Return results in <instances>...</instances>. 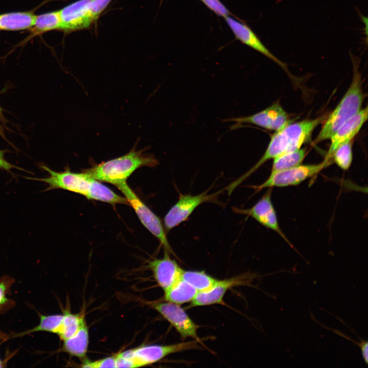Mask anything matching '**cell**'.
Returning a JSON list of instances; mask_svg holds the SVG:
<instances>
[{"mask_svg":"<svg viewBox=\"0 0 368 368\" xmlns=\"http://www.w3.org/2000/svg\"><path fill=\"white\" fill-rule=\"evenodd\" d=\"M91 0H78L59 10L61 29L72 31L88 28L92 24L89 14Z\"/></svg>","mask_w":368,"mask_h":368,"instance_id":"5bb4252c","label":"cell"},{"mask_svg":"<svg viewBox=\"0 0 368 368\" xmlns=\"http://www.w3.org/2000/svg\"><path fill=\"white\" fill-rule=\"evenodd\" d=\"M63 315L61 323L55 334L64 341L76 333L85 315L83 312L74 314L67 311L64 312Z\"/></svg>","mask_w":368,"mask_h":368,"instance_id":"7402d4cb","label":"cell"},{"mask_svg":"<svg viewBox=\"0 0 368 368\" xmlns=\"http://www.w3.org/2000/svg\"><path fill=\"white\" fill-rule=\"evenodd\" d=\"M169 252L164 250L162 258L154 259L149 262L148 267L158 286L166 291L180 279L183 269L175 260L172 259Z\"/></svg>","mask_w":368,"mask_h":368,"instance_id":"4fadbf2b","label":"cell"},{"mask_svg":"<svg viewBox=\"0 0 368 368\" xmlns=\"http://www.w3.org/2000/svg\"><path fill=\"white\" fill-rule=\"evenodd\" d=\"M63 314H55L50 315H40V323L35 328L24 332L21 335L38 331H47L56 333L59 327L62 318Z\"/></svg>","mask_w":368,"mask_h":368,"instance_id":"d4e9b609","label":"cell"},{"mask_svg":"<svg viewBox=\"0 0 368 368\" xmlns=\"http://www.w3.org/2000/svg\"><path fill=\"white\" fill-rule=\"evenodd\" d=\"M0 135L9 144L13 146V144H12L6 137L5 133V128H4V126L2 125H1V124H0Z\"/></svg>","mask_w":368,"mask_h":368,"instance_id":"d6a6232c","label":"cell"},{"mask_svg":"<svg viewBox=\"0 0 368 368\" xmlns=\"http://www.w3.org/2000/svg\"><path fill=\"white\" fill-rule=\"evenodd\" d=\"M83 367H117L116 355L108 356L96 361L85 360L81 365Z\"/></svg>","mask_w":368,"mask_h":368,"instance_id":"4316f807","label":"cell"},{"mask_svg":"<svg viewBox=\"0 0 368 368\" xmlns=\"http://www.w3.org/2000/svg\"><path fill=\"white\" fill-rule=\"evenodd\" d=\"M269 188L258 201L250 208L243 209L233 208L234 212L249 216L263 226L270 229L282 237L291 247L293 246L282 231L276 211L271 200V190Z\"/></svg>","mask_w":368,"mask_h":368,"instance_id":"8fae6325","label":"cell"},{"mask_svg":"<svg viewBox=\"0 0 368 368\" xmlns=\"http://www.w3.org/2000/svg\"><path fill=\"white\" fill-rule=\"evenodd\" d=\"M116 187L122 193L129 204L133 209L142 224L158 240L164 250L175 256L160 218L140 199L126 181Z\"/></svg>","mask_w":368,"mask_h":368,"instance_id":"52a82bcc","label":"cell"},{"mask_svg":"<svg viewBox=\"0 0 368 368\" xmlns=\"http://www.w3.org/2000/svg\"><path fill=\"white\" fill-rule=\"evenodd\" d=\"M222 191L209 194L207 191L195 195L180 194L177 201L165 216L164 224L166 232L170 231L186 221L200 204L217 201L218 196Z\"/></svg>","mask_w":368,"mask_h":368,"instance_id":"ba28073f","label":"cell"},{"mask_svg":"<svg viewBox=\"0 0 368 368\" xmlns=\"http://www.w3.org/2000/svg\"><path fill=\"white\" fill-rule=\"evenodd\" d=\"M181 279L195 288L197 291L205 290L213 286L217 279L204 271L182 270Z\"/></svg>","mask_w":368,"mask_h":368,"instance_id":"603a6c76","label":"cell"},{"mask_svg":"<svg viewBox=\"0 0 368 368\" xmlns=\"http://www.w3.org/2000/svg\"><path fill=\"white\" fill-rule=\"evenodd\" d=\"M367 116L366 106L342 125L330 139L331 144L326 156L332 158L333 152L340 145L352 141L367 121Z\"/></svg>","mask_w":368,"mask_h":368,"instance_id":"2e32d148","label":"cell"},{"mask_svg":"<svg viewBox=\"0 0 368 368\" xmlns=\"http://www.w3.org/2000/svg\"><path fill=\"white\" fill-rule=\"evenodd\" d=\"M305 149L299 148L283 153L273 159L271 173L288 169L302 164L305 156Z\"/></svg>","mask_w":368,"mask_h":368,"instance_id":"44dd1931","label":"cell"},{"mask_svg":"<svg viewBox=\"0 0 368 368\" xmlns=\"http://www.w3.org/2000/svg\"><path fill=\"white\" fill-rule=\"evenodd\" d=\"M332 163V158L326 156L324 160L319 164H301L288 169L271 173L263 183L252 188L258 192L265 188L296 186L316 175Z\"/></svg>","mask_w":368,"mask_h":368,"instance_id":"8992f818","label":"cell"},{"mask_svg":"<svg viewBox=\"0 0 368 368\" xmlns=\"http://www.w3.org/2000/svg\"><path fill=\"white\" fill-rule=\"evenodd\" d=\"M112 0H91L89 14L92 23L97 20Z\"/></svg>","mask_w":368,"mask_h":368,"instance_id":"484cf974","label":"cell"},{"mask_svg":"<svg viewBox=\"0 0 368 368\" xmlns=\"http://www.w3.org/2000/svg\"><path fill=\"white\" fill-rule=\"evenodd\" d=\"M193 340L168 345L151 344L131 349L116 354L117 367H139L152 364L167 356L187 350L200 349Z\"/></svg>","mask_w":368,"mask_h":368,"instance_id":"5b68a950","label":"cell"},{"mask_svg":"<svg viewBox=\"0 0 368 368\" xmlns=\"http://www.w3.org/2000/svg\"><path fill=\"white\" fill-rule=\"evenodd\" d=\"M197 292L195 288L180 278L164 291V298L165 301L181 305L191 302Z\"/></svg>","mask_w":368,"mask_h":368,"instance_id":"d6986e66","label":"cell"},{"mask_svg":"<svg viewBox=\"0 0 368 368\" xmlns=\"http://www.w3.org/2000/svg\"><path fill=\"white\" fill-rule=\"evenodd\" d=\"M332 159L340 169L348 170L353 160L352 141L340 145L334 151Z\"/></svg>","mask_w":368,"mask_h":368,"instance_id":"cb8c5ba5","label":"cell"},{"mask_svg":"<svg viewBox=\"0 0 368 368\" xmlns=\"http://www.w3.org/2000/svg\"><path fill=\"white\" fill-rule=\"evenodd\" d=\"M158 164L154 155L145 153L143 149L133 148L127 154L85 169L84 172L100 181L117 186L126 181L137 169L143 167H154Z\"/></svg>","mask_w":368,"mask_h":368,"instance_id":"3957f363","label":"cell"},{"mask_svg":"<svg viewBox=\"0 0 368 368\" xmlns=\"http://www.w3.org/2000/svg\"><path fill=\"white\" fill-rule=\"evenodd\" d=\"M61 29V20L58 11L36 15L33 26L30 29V37L47 32Z\"/></svg>","mask_w":368,"mask_h":368,"instance_id":"ffe728a7","label":"cell"},{"mask_svg":"<svg viewBox=\"0 0 368 368\" xmlns=\"http://www.w3.org/2000/svg\"><path fill=\"white\" fill-rule=\"evenodd\" d=\"M332 331H333L334 332L336 333L337 334L341 336L344 337L347 339H349V340L354 342L356 344H357L361 349L362 355L363 358L366 364L368 362V343L367 341L362 340L361 341V342H358L357 341H354L353 339L349 338L348 337L346 336L345 335H343L342 333H340L339 331H337L336 330H332L330 329Z\"/></svg>","mask_w":368,"mask_h":368,"instance_id":"f1b7e54d","label":"cell"},{"mask_svg":"<svg viewBox=\"0 0 368 368\" xmlns=\"http://www.w3.org/2000/svg\"><path fill=\"white\" fill-rule=\"evenodd\" d=\"M215 14L222 17L229 15V11L219 0H200Z\"/></svg>","mask_w":368,"mask_h":368,"instance_id":"83f0119b","label":"cell"},{"mask_svg":"<svg viewBox=\"0 0 368 368\" xmlns=\"http://www.w3.org/2000/svg\"><path fill=\"white\" fill-rule=\"evenodd\" d=\"M36 15L32 12H15L0 14V30L20 31L30 29Z\"/></svg>","mask_w":368,"mask_h":368,"instance_id":"ac0fdd59","label":"cell"},{"mask_svg":"<svg viewBox=\"0 0 368 368\" xmlns=\"http://www.w3.org/2000/svg\"><path fill=\"white\" fill-rule=\"evenodd\" d=\"M151 306L175 328L181 338H191L201 342L197 334L199 326L180 305L166 301L153 303Z\"/></svg>","mask_w":368,"mask_h":368,"instance_id":"9c48e42d","label":"cell"},{"mask_svg":"<svg viewBox=\"0 0 368 368\" xmlns=\"http://www.w3.org/2000/svg\"><path fill=\"white\" fill-rule=\"evenodd\" d=\"M235 36L240 41L272 60L286 71V64L277 58L264 45L256 34L246 25L229 16L224 17Z\"/></svg>","mask_w":368,"mask_h":368,"instance_id":"9a60e30c","label":"cell"},{"mask_svg":"<svg viewBox=\"0 0 368 368\" xmlns=\"http://www.w3.org/2000/svg\"><path fill=\"white\" fill-rule=\"evenodd\" d=\"M236 125L251 124L260 127L278 131L290 123L288 115L278 103L250 116L227 119Z\"/></svg>","mask_w":368,"mask_h":368,"instance_id":"7c38bea8","label":"cell"},{"mask_svg":"<svg viewBox=\"0 0 368 368\" xmlns=\"http://www.w3.org/2000/svg\"><path fill=\"white\" fill-rule=\"evenodd\" d=\"M351 58L353 75L351 85L336 108L328 116L315 140V143L329 140L342 125L361 109L364 95L361 74L358 71L359 61L353 55H351Z\"/></svg>","mask_w":368,"mask_h":368,"instance_id":"277c9868","label":"cell"},{"mask_svg":"<svg viewBox=\"0 0 368 368\" xmlns=\"http://www.w3.org/2000/svg\"><path fill=\"white\" fill-rule=\"evenodd\" d=\"M256 277L254 273L240 274L228 279L219 280L210 288L198 291L191 302L190 307L208 306L214 304L224 305L223 298L226 292L238 286H251Z\"/></svg>","mask_w":368,"mask_h":368,"instance_id":"30bf717a","label":"cell"},{"mask_svg":"<svg viewBox=\"0 0 368 368\" xmlns=\"http://www.w3.org/2000/svg\"><path fill=\"white\" fill-rule=\"evenodd\" d=\"M6 286L4 283H0V306L4 304L7 298L5 296Z\"/></svg>","mask_w":368,"mask_h":368,"instance_id":"4dcf8cb0","label":"cell"},{"mask_svg":"<svg viewBox=\"0 0 368 368\" xmlns=\"http://www.w3.org/2000/svg\"><path fill=\"white\" fill-rule=\"evenodd\" d=\"M5 90V89H4ZM4 90H2V91H0V95L1 93L4 91ZM4 109L2 108V107L0 105V121L4 124H6L8 121L6 119V118L5 117L4 114Z\"/></svg>","mask_w":368,"mask_h":368,"instance_id":"1f68e13d","label":"cell"},{"mask_svg":"<svg viewBox=\"0 0 368 368\" xmlns=\"http://www.w3.org/2000/svg\"><path fill=\"white\" fill-rule=\"evenodd\" d=\"M7 152V151L6 150H0V169L5 170L10 173H11V170L13 168L24 170L21 168L11 164L5 159V154Z\"/></svg>","mask_w":368,"mask_h":368,"instance_id":"f546056e","label":"cell"},{"mask_svg":"<svg viewBox=\"0 0 368 368\" xmlns=\"http://www.w3.org/2000/svg\"><path fill=\"white\" fill-rule=\"evenodd\" d=\"M161 1H162V0H161Z\"/></svg>","mask_w":368,"mask_h":368,"instance_id":"836d02e7","label":"cell"},{"mask_svg":"<svg viewBox=\"0 0 368 368\" xmlns=\"http://www.w3.org/2000/svg\"><path fill=\"white\" fill-rule=\"evenodd\" d=\"M323 117L314 119L289 123L271 136L268 145L258 162L248 171L228 185L225 189L228 195L241 183L269 159L288 151L301 148L308 142L316 127L322 122Z\"/></svg>","mask_w":368,"mask_h":368,"instance_id":"7a4b0ae2","label":"cell"},{"mask_svg":"<svg viewBox=\"0 0 368 368\" xmlns=\"http://www.w3.org/2000/svg\"><path fill=\"white\" fill-rule=\"evenodd\" d=\"M40 167L47 171L49 176L43 178H26L48 184V187L44 191L62 189L82 195L90 200L100 201L113 205H129L125 197L118 195L100 181L94 179L84 172H72L68 168L63 171L56 172L43 164H40Z\"/></svg>","mask_w":368,"mask_h":368,"instance_id":"6da1fadb","label":"cell"},{"mask_svg":"<svg viewBox=\"0 0 368 368\" xmlns=\"http://www.w3.org/2000/svg\"><path fill=\"white\" fill-rule=\"evenodd\" d=\"M88 344L89 330L84 318L76 333L63 341L61 351L71 356L85 360Z\"/></svg>","mask_w":368,"mask_h":368,"instance_id":"e0dca14e","label":"cell"}]
</instances>
